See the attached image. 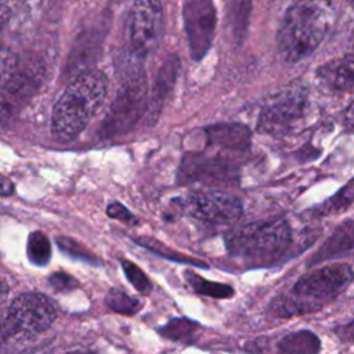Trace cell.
Masks as SVG:
<instances>
[{
	"label": "cell",
	"mask_w": 354,
	"mask_h": 354,
	"mask_svg": "<svg viewBox=\"0 0 354 354\" xmlns=\"http://www.w3.org/2000/svg\"><path fill=\"white\" fill-rule=\"evenodd\" d=\"M108 82L102 72L87 71L75 77L54 105L53 134L64 141L77 137L102 105Z\"/></svg>",
	"instance_id": "cell-1"
},
{
	"label": "cell",
	"mask_w": 354,
	"mask_h": 354,
	"mask_svg": "<svg viewBox=\"0 0 354 354\" xmlns=\"http://www.w3.org/2000/svg\"><path fill=\"white\" fill-rule=\"evenodd\" d=\"M330 21L325 0H296L286 10L277 33L279 53L290 62L308 57L324 40Z\"/></svg>",
	"instance_id": "cell-2"
},
{
	"label": "cell",
	"mask_w": 354,
	"mask_h": 354,
	"mask_svg": "<svg viewBox=\"0 0 354 354\" xmlns=\"http://www.w3.org/2000/svg\"><path fill=\"white\" fill-rule=\"evenodd\" d=\"M290 242V225L283 218H275L250 223L234 230L225 238V248L234 257L257 259L279 253Z\"/></svg>",
	"instance_id": "cell-3"
},
{
	"label": "cell",
	"mask_w": 354,
	"mask_h": 354,
	"mask_svg": "<svg viewBox=\"0 0 354 354\" xmlns=\"http://www.w3.org/2000/svg\"><path fill=\"white\" fill-rule=\"evenodd\" d=\"M353 279L348 264L337 263L308 271L297 279L293 286L295 299H289L290 313L311 311L332 300L344 290Z\"/></svg>",
	"instance_id": "cell-4"
},
{
	"label": "cell",
	"mask_w": 354,
	"mask_h": 354,
	"mask_svg": "<svg viewBox=\"0 0 354 354\" xmlns=\"http://www.w3.org/2000/svg\"><path fill=\"white\" fill-rule=\"evenodd\" d=\"M55 317V307L47 296L26 292L17 296L10 304L4 326L11 335H36L48 329Z\"/></svg>",
	"instance_id": "cell-5"
},
{
	"label": "cell",
	"mask_w": 354,
	"mask_h": 354,
	"mask_svg": "<svg viewBox=\"0 0 354 354\" xmlns=\"http://www.w3.org/2000/svg\"><path fill=\"white\" fill-rule=\"evenodd\" d=\"M178 207L191 217L207 224H232L243 213L241 201L218 191H195L176 201Z\"/></svg>",
	"instance_id": "cell-6"
},
{
	"label": "cell",
	"mask_w": 354,
	"mask_h": 354,
	"mask_svg": "<svg viewBox=\"0 0 354 354\" xmlns=\"http://www.w3.org/2000/svg\"><path fill=\"white\" fill-rule=\"evenodd\" d=\"M41 80V65L25 62L18 66L10 80L0 88V124L10 126L29 98L36 93Z\"/></svg>",
	"instance_id": "cell-7"
},
{
	"label": "cell",
	"mask_w": 354,
	"mask_h": 354,
	"mask_svg": "<svg viewBox=\"0 0 354 354\" xmlns=\"http://www.w3.org/2000/svg\"><path fill=\"white\" fill-rule=\"evenodd\" d=\"M183 21L189 54L201 59L212 47L216 29V10L213 0H184Z\"/></svg>",
	"instance_id": "cell-8"
},
{
	"label": "cell",
	"mask_w": 354,
	"mask_h": 354,
	"mask_svg": "<svg viewBox=\"0 0 354 354\" xmlns=\"http://www.w3.org/2000/svg\"><path fill=\"white\" fill-rule=\"evenodd\" d=\"M163 30V11L159 0H136L130 17V43L140 55L158 47Z\"/></svg>",
	"instance_id": "cell-9"
},
{
	"label": "cell",
	"mask_w": 354,
	"mask_h": 354,
	"mask_svg": "<svg viewBox=\"0 0 354 354\" xmlns=\"http://www.w3.org/2000/svg\"><path fill=\"white\" fill-rule=\"evenodd\" d=\"M308 102L300 91H286L261 112L259 130L267 134H286L304 119Z\"/></svg>",
	"instance_id": "cell-10"
},
{
	"label": "cell",
	"mask_w": 354,
	"mask_h": 354,
	"mask_svg": "<svg viewBox=\"0 0 354 354\" xmlns=\"http://www.w3.org/2000/svg\"><path fill=\"white\" fill-rule=\"evenodd\" d=\"M180 177L185 181H228L232 177V167L223 158L187 155L181 163Z\"/></svg>",
	"instance_id": "cell-11"
},
{
	"label": "cell",
	"mask_w": 354,
	"mask_h": 354,
	"mask_svg": "<svg viewBox=\"0 0 354 354\" xmlns=\"http://www.w3.org/2000/svg\"><path fill=\"white\" fill-rule=\"evenodd\" d=\"M318 76L330 90L350 93L353 90V57L347 55L322 65Z\"/></svg>",
	"instance_id": "cell-12"
},
{
	"label": "cell",
	"mask_w": 354,
	"mask_h": 354,
	"mask_svg": "<svg viewBox=\"0 0 354 354\" xmlns=\"http://www.w3.org/2000/svg\"><path fill=\"white\" fill-rule=\"evenodd\" d=\"M353 249V221L348 220L346 224L340 225L333 235L322 245L319 252L314 256L313 264L318 261H325L332 257L350 253Z\"/></svg>",
	"instance_id": "cell-13"
},
{
	"label": "cell",
	"mask_w": 354,
	"mask_h": 354,
	"mask_svg": "<svg viewBox=\"0 0 354 354\" xmlns=\"http://www.w3.org/2000/svg\"><path fill=\"white\" fill-rule=\"evenodd\" d=\"M210 144L218 145L228 149H243L248 142L250 133L245 126L241 124H220L209 129Z\"/></svg>",
	"instance_id": "cell-14"
},
{
	"label": "cell",
	"mask_w": 354,
	"mask_h": 354,
	"mask_svg": "<svg viewBox=\"0 0 354 354\" xmlns=\"http://www.w3.org/2000/svg\"><path fill=\"white\" fill-rule=\"evenodd\" d=\"M278 347L282 354H317L319 351V340L314 333L300 330L285 336Z\"/></svg>",
	"instance_id": "cell-15"
},
{
	"label": "cell",
	"mask_w": 354,
	"mask_h": 354,
	"mask_svg": "<svg viewBox=\"0 0 354 354\" xmlns=\"http://www.w3.org/2000/svg\"><path fill=\"white\" fill-rule=\"evenodd\" d=\"M185 279L188 281L191 288L199 295H206L216 299H227L234 295L232 286L227 283L207 281L192 271H185Z\"/></svg>",
	"instance_id": "cell-16"
},
{
	"label": "cell",
	"mask_w": 354,
	"mask_h": 354,
	"mask_svg": "<svg viewBox=\"0 0 354 354\" xmlns=\"http://www.w3.org/2000/svg\"><path fill=\"white\" fill-rule=\"evenodd\" d=\"M105 303L112 311L124 314V315H133V314L138 313L142 307L140 300L129 296L124 290H122L119 288H112L106 293Z\"/></svg>",
	"instance_id": "cell-17"
},
{
	"label": "cell",
	"mask_w": 354,
	"mask_h": 354,
	"mask_svg": "<svg viewBox=\"0 0 354 354\" xmlns=\"http://www.w3.org/2000/svg\"><path fill=\"white\" fill-rule=\"evenodd\" d=\"M28 257L36 266H46L51 257V245L43 232H32L28 238Z\"/></svg>",
	"instance_id": "cell-18"
},
{
	"label": "cell",
	"mask_w": 354,
	"mask_h": 354,
	"mask_svg": "<svg viewBox=\"0 0 354 354\" xmlns=\"http://www.w3.org/2000/svg\"><path fill=\"white\" fill-rule=\"evenodd\" d=\"M354 183L353 180H350L343 189H340L336 195H333L332 198H329L326 202H324L318 210L322 214H329V213H340L347 210L351 203H353V195H354Z\"/></svg>",
	"instance_id": "cell-19"
},
{
	"label": "cell",
	"mask_w": 354,
	"mask_h": 354,
	"mask_svg": "<svg viewBox=\"0 0 354 354\" xmlns=\"http://www.w3.org/2000/svg\"><path fill=\"white\" fill-rule=\"evenodd\" d=\"M120 267L129 279V282L142 295H148L152 290V282L147 277V274L134 263L127 259H120Z\"/></svg>",
	"instance_id": "cell-20"
},
{
	"label": "cell",
	"mask_w": 354,
	"mask_h": 354,
	"mask_svg": "<svg viewBox=\"0 0 354 354\" xmlns=\"http://www.w3.org/2000/svg\"><path fill=\"white\" fill-rule=\"evenodd\" d=\"M57 243L62 252L68 253L69 256H72L75 259H79V260H83V261H87L90 264H95V266L100 264L98 259L93 253H90L86 248H83L80 243L75 242L71 238H65V236L58 238Z\"/></svg>",
	"instance_id": "cell-21"
},
{
	"label": "cell",
	"mask_w": 354,
	"mask_h": 354,
	"mask_svg": "<svg viewBox=\"0 0 354 354\" xmlns=\"http://www.w3.org/2000/svg\"><path fill=\"white\" fill-rule=\"evenodd\" d=\"M18 68V57L10 50L0 47V88L10 80Z\"/></svg>",
	"instance_id": "cell-22"
},
{
	"label": "cell",
	"mask_w": 354,
	"mask_h": 354,
	"mask_svg": "<svg viewBox=\"0 0 354 354\" xmlns=\"http://www.w3.org/2000/svg\"><path fill=\"white\" fill-rule=\"evenodd\" d=\"M106 214L111 218H115V220H119V221H123V223H129V224L137 223L134 214L124 205H122L119 202L109 203L108 207H106Z\"/></svg>",
	"instance_id": "cell-23"
},
{
	"label": "cell",
	"mask_w": 354,
	"mask_h": 354,
	"mask_svg": "<svg viewBox=\"0 0 354 354\" xmlns=\"http://www.w3.org/2000/svg\"><path fill=\"white\" fill-rule=\"evenodd\" d=\"M48 283L51 285V288L54 290L65 292V290H71V289L76 288L77 281L65 272H55L48 278Z\"/></svg>",
	"instance_id": "cell-24"
},
{
	"label": "cell",
	"mask_w": 354,
	"mask_h": 354,
	"mask_svg": "<svg viewBox=\"0 0 354 354\" xmlns=\"http://www.w3.org/2000/svg\"><path fill=\"white\" fill-rule=\"evenodd\" d=\"M14 192V184L11 180L0 174V196H10Z\"/></svg>",
	"instance_id": "cell-25"
},
{
	"label": "cell",
	"mask_w": 354,
	"mask_h": 354,
	"mask_svg": "<svg viewBox=\"0 0 354 354\" xmlns=\"http://www.w3.org/2000/svg\"><path fill=\"white\" fill-rule=\"evenodd\" d=\"M68 354H93V353H86V351H73V353H68Z\"/></svg>",
	"instance_id": "cell-26"
},
{
	"label": "cell",
	"mask_w": 354,
	"mask_h": 354,
	"mask_svg": "<svg viewBox=\"0 0 354 354\" xmlns=\"http://www.w3.org/2000/svg\"><path fill=\"white\" fill-rule=\"evenodd\" d=\"M348 1H351V0H348Z\"/></svg>",
	"instance_id": "cell-27"
}]
</instances>
